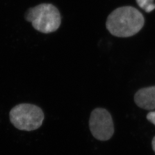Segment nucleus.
Segmentation results:
<instances>
[{
    "label": "nucleus",
    "mask_w": 155,
    "mask_h": 155,
    "mask_svg": "<svg viewBox=\"0 0 155 155\" xmlns=\"http://www.w3.org/2000/svg\"><path fill=\"white\" fill-rule=\"evenodd\" d=\"M145 20L136 8L125 6L117 8L107 17L106 27L113 36L128 38L138 33L143 28Z\"/></svg>",
    "instance_id": "f257e3e1"
},
{
    "label": "nucleus",
    "mask_w": 155,
    "mask_h": 155,
    "mask_svg": "<svg viewBox=\"0 0 155 155\" xmlns=\"http://www.w3.org/2000/svg\"><path fill=\"white\" fill-rule=\"evenodd\" d=\"M25 18L31 22L33 28L40 32H54L61 24V16L58 9L51 4H41L28 9Z\"/></svg>",
    "instance_id": "f03ea898"
},
{
    "label": "nucleus",
    "mask_w": 155,
    "mask_h": 155,
    "mask_svg": "<svg viewBox=\"0 0 155 155\" xmlns=\"http://www.w3.org/2000/svg\"><path fill=\"white\" fill-rule=\"evenodd\" d=\"M10 121L18 130L32 131L39 129L45 120V114L38 106L21 104L13 107L9 113Z\"/></svg>",
    "instance_id": "7ed1b4c3"
},
{
    "label": "nucleus",
    "mask_w": 155,
    "mask_h": 155,
    "mask_svg": "<svg viewBox=\"0 0 155 155\" xmlns=\"http://www.w3.org/2000/svg\"><path fill=\"white\" fill-rule=\"evenodd\" d=\"M89 127L94 138L100 141L109 140L114 132L110 114L104 108H96L91 112Z\"/></svg>",
    "instance_id": "20e7f679"
},
{
    "label": "nucleus",
    "mask_w": 155,
    "mask_h": 155,
    "mask_svg": "<svg viewBox=\"0 0 155 155\" xmlns=\"http://www.w3.org/2000/svg\"><path fill=\"white\" fill-rule=\"evenodd\" d=\"M134 101L137 105L143 109H155V86L139 90L134 95Z\"/></svg>",
    "instance_id": "39448f33"
},
{
    "label": "nucleus",
    "mask_w": 155,
    "mask_h": 155,
    "mask_svg": "<svg viewBox=\"0 0 155 155\" xmlns=\"http://www.w3.org/2000/svg\"><path fill=\"white\" fill-rule=\"evenodd\" d=\"M138 5L147 13H150L155 9L153 0H136Z\"/></svg>",
    "instance_id": "423d86ee"
},
{
    "label": "nucleus",
    "mask_w": 155,
    "mask_h": 155,
    "mask_svg": "<svg viewBox=\"0 0 155 155\" xmlns=\"http://www.w3.org/2000/svg\"><path fill=\"white\" fill-rule=\"evenodd\" d=\"M147 118L149 121L152 122L155 125V111L150 112L147 116Z\"/></svg>",
    "instance_id": "0eeeda50"
},
{
    "label": "nucleus",
    "mask_w": 155,
    "mask_h": 155,
    "mask_svg": "<svg viewBox=\"0 0 155 155\" xmlns=\"http://www.w3.org/2000/svg\"><path fill=\"white\" fill-rule=\"evenodd\" d=\"M152 148H153V150L154 152H155V137L153 138V140H152Z\"/></svg>",
    "instance_id": "6e6552de"
}]
</instances>
